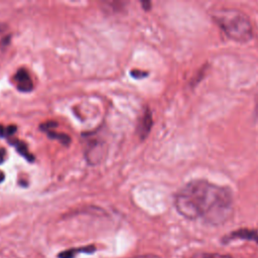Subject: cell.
<instances>
[{"label": "cell", "instance_id": "obj_1", "mask_svg": "<svg viewBox=\"0 0 258 258\" xmlns=\"http://www.w3.org/2000/svg\"><path fill=\"white\" fill-rule=\"evenodd\" d=\"M174 205L186 219H203L212 225H220L232 215L233 195L227 186L195 179L178 190Z\"/></svg>", "mask_w": 258, "mask_h": 258}, {"label": "cell", "instance_id": "obj_2", "mask_svg": "<svg viewBox=\"0 0 258 258\" xmlns=\"http://www.w3.org/2000/svg\"><path fill=\"white\" fill-rule=\"evenodd\" d=\"M212 17L233 40L246 42L252 38V24L248 16L234 8H221L212 12Z\"/></svg>", "mask_w": 258, "mask_h": 258}, {"label": "cell", "instance_id": "obj_3", "mask_svg": "<svg viewBox=\"0 0 258 258\" xmlns=\"http://www.w3.org/2000/svg\"><path fill=\"white\" fill-rule=\"evenodd\" d=\"M106 152V143L101 138V136L96 133L86 136L85 145V155L87 160L92 164H97L101 162L103 156Z\"/></svg>", "mask_w": 258, "mask_h": 258}, {"label": "cell", "instance_id": "obj_4", "mask_svg": "<svg viewBox=\"0 0 258 258\" xmlns=\"http://www.w3.org/2000/svg\"><path fill=\"white\" fill-rule=\"evenodd\" d=\"M13 82L20 92L27 93L33 89V82L28 72L24 69H20L17 71V73L13 77Z\"/></svg>", "mask_w": 258, "mask_h": 258}, {"label": "cell", "instance_id": "obj_5", "mask_svg": "<svg viewBox=\"0 0 258 258\" xmlns=\"http://www.w3.org/2000/svg\"><path fill=\"white\" fill-rule=\"evenodd\" d=\"M151 127H152V115H151V112L148 109H146L142 113L137 125V133L140 139H144L147 137Z\"/></svg>", "mask_w": 258, "mask_h": 258}, {"label": "cell", "instance_id": "obj_6", "mask_svg": "<svg viewBox=\"0 0 258 258\" xmlns=\"http://www.w3.org/2000/svg\"><path fill=\"white\" fill-rule=\"evenodd\" d=\"M96 251V247L94 245H88L80 248H71L58 253V258H75L79 253H88L91 254Z\"/></svg>", "mask_w": 258, "mask_h": 258}, {"label": "cell", "instance_id": "obj_7", "mask_svg": "<svg viewBox=\"0 0 258 258\" xmlns=\"http://www.w3.org/2000/svg\"><path fill=\"white\" fill-rule=\"evenodd\" d=\"M231 239H247L258 243V233L253 230L241 229L231 234Z\"/></svg>", "mask_w": 258, "mask_h": 258}, {"label": "cell", "instance_id": "obj_8", "mask_svg": "<svg viewBox=\"0 0 258 258\" xmlns=\"http://www.w3.org/2000/svg\"><path fill=\"white\" fill-rule=\"evenodd\" d=\"M10 37H11V33L8 27L4 24H0V54L8 46L10 42Z\"/></svg>", "mask_w": 258, "mask_h": 258}, {"label": "cell", "instance_id": "obj_9", "mask_svg": "<svg viewBox=\"0 0 258 258\" xmlns=\"http://www.w3.org/2000/svg\"><path fill=\"white\" fill-rule=\"evenodd\" d=\"M56 124L55 123H48V124H44L43 125V130H45L47 132V134L51 137V138H55V139H58L61 143L63 144H68L69 141H70V138L69 136L64 135V134H61V133H55L54 131H52V127L55 126Z\"/></svg>", "mask_w": 258, "mask_h": 258}, {"label": "cell", "instance_id": "obj_10", "mask_svg": "<svg viewBox=\"0 0 258 258\" xmlns=\"http://www.w3.org/2000/svg\"><path fill=\"white\" fill-rule=\"evenodd\" d=\"M191 258H232V256L228 254H220V253H196L191 256Z\"/></svg>", "mask_w": 258, "mask_h": 258}, {"label": "cell", "instance_id": "obj_11", "mask_svg": "<svg viewBox=\"0 0 258 258\" xmlns=\"http://www.w3.org/2000/svg\"><path fill=\"white\" fill-rule=\"evenodd\" d=\"M131 258H160V257L155 254H142V255H137Z\"/></svg>", "mask_w": 258, "mask_h": 258}, {"label": "cell", "instance_id": "obj_12", "mask_svg": "<svg viewBox=\"0 0 258 258\" xmlns=\"http://www.w3.org/2000/svg\"><path fill=\"white\" fill-rule=\"evenodd\" d=\"M4 154H5V151L3 149H0V163L3 161L4 159Z\"/></svg>", "mask_w": 258, "mask_h": 258}, {"label": "cell", "instance_id": "obj_13", "mask_svg": "<svg viewBox=\"0 0 258 258\" xmlns=\"http://www.w3.org/2000/svg\"><path fill=\"white\" fill-rule=\"evenodd\" d=\"M4 179V173L2 171H0V182Z\"/></svg>", "mask_w": 258, "mask_h": 258}]
</instances>
